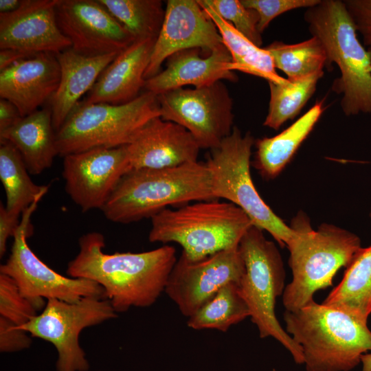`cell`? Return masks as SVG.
<instances>
[{"mask_svg": "<svg viewBox=\"0 0 371 371\" xmlns=\"http://www.w3.org/2000/svg\"><path fill=\"white\" fill-rule=\"evenodd\" d=\"M78 245L67 274L97 282L117 313L153 305L165 291L177 260L176 249L170 245L140 253L105 254L104 236L96 232L82 235Z\"/></svg>", "mask_w": 371, "mask_h": 371, "instance_id": "1", "label": "cell"}, {"mask_svg": "<svg viewBox=\"0 0 371 371\" xmlns=\"http://www.w3.org/2000/svg\"><path fill=\"white\" fill-rule=\"evenodd\" d=\"M323 111V101H317L278 135L255 140L256 152L251 165L262 178L273 179L282 172L312 131Z\"/></svg>", "mask_w": 371, "mask_h": 371, "instance_id": "24", "label": "cell"}, {"mask_svg": "<svg viewBox=\"0 0 371 371\" xmlns=\"http://www.w3.org/2000/svg\"><path fill=\"white\" fill-rule=\"evenodd\" d=\"M39 201L32 203L21 215L14 235L11 253L0 266V273L10 277L21 294L31 301L38 311L45 306L44 298L74 303L82 297L98 296L103 298L104 291L97 282L85 278L64 276L38 258L29 247L27 239L33 232L31 216Z\"/></svg>", "mask_w": 371, "mask_h": 371, "instance_id": "10", "label": "cell"}, {"mask_svg": "<svg viewBox=\"0 0 371 371\" xmlns=\"http://www.w3.org/2000/svg\"><path fill=\"white\" fill-rule=\"evenodd\" d=\"M293 236L286 245L292 280L284 288L285 310L296 311L313 300L315 293L332 286L341 267H347L361 248L359 237L334 225L313 229L308 217L299 212L290 226Z\"/></svg>", "mask_w": 371, "mask_h": 371, "instance_id": "4", "label": "cell"}, {"mask_svg": "<svg viewBox=\"0 0 371 371\" xmlns=\"http://www.w3.org/2000/svg\"><path fill=\"white\" fill-rule=\"evenodd\" d=\"M197 1L216 25L223 45L232 56L234 71L260 77L267 82L279 83L285 79L278 75L271 55L264 47L251 42L202 0Z\"/></svg>", "mask_w": 371, "mask_h": 371, "instance_id": "26", "label": "cell"}, {"mask_svg": "<svg viewBox=\"0 0 371 371\" xmlns=\"http://www.w3.org/2000/svg\"><path fill=\"white\" fill-rule=\"evenodd\" d=\"M38 310L23 297L15 282L8 276L0 273V315L18 326L29 322Z\"/></svg>", "mask_w": 371, "mask_h": 371, "instance_id": "33", "label": "cell"}, {"mask_svg": "<svg viewBox=\"0 0 371 371\" xmlns=\"http://www.w3.org/2000/svg\"><path fill=\"white\" fill-rule=\"evenodd\" d=\"M343 1L357 31L362 36L364 47L371 50V0Z\"/></svg>", "mask_w": 371, "mask_h": 371, "instance_id": "35", "label": "cell"}, {"mask_svg": "<svg viewBox=\"0 0 371 371\" xmlns=\"http://www.w3.org/2000/svg\"><path fill=\"white\" fill-rule=\"evenodd\" d=\"M135 41L157 39L165 8L160 0H98Z\"/></svg>", "mask_w": 371, "mask_h": 371, "instance_id": "31", "label": "cell"}, {"mask_svg": "<svg viewBox=\"0 0 371 371\" xmlns=\"http://www.w3.org/2000/svg\"><path fill=\"white\" fill-rule=\"evenodd\" d=\"M131 170L126 146L97 148L63 157L65 191L83 212L101 210Z\"/></svg>", "mask_w": 371, "mask_h": 371, "instance_id": "14", "label": "cell"}, {"mask_svg": "<svg viewBox=\"0 0 371 371\" xmlns=\"http://www.w3.org/2000/svg\"><path fill=\"white\" fill-rule=\"evenodd\" d=\"M20 221L19 218L11 215L5 206L0 205V257L2 258L6 252L7 241L15 234Z\"/></svg>", "mask_w": 371, "mask_h": 371, "instance_id": "37", "label": "cell"}, {"mask_svg": "<svg viewBox=\"0 0 371 371\" xmlns=\"http://www.w3.org/2000/svg\"><path fill=\"white\" fill-rule=\"evenodd\" d=\"M322 304L368 322L371 314V245L357 251L341 281Z\"/></svg>", "mask_w": 371, "mask_h": 371, "instance_id": "25", "label": "cell"}, {"mask_svg": "<svg viewBox=\"0 0 371 371\" xmlns=\"http://www.w3.org/2000/svg\"><path fill=\"white\" fill-rule=\"evenodd\" d=\"M286 333L301 347L306 371H350L371 352L368 322L313 300L285 310Z\"/></svg>", "mask_w": 371, "mask_h": 371, "instance_id": "3", "label": "cell"}, {"mask_svg": "<svg viewBox=\"0 0 371 371\" xmlns=\"http://www.w3.org/2000/svg\"><path fill=\"white\" fill-rule=\"evenodd\" d=\"M160 117L157 96L146 91L123 104L78 103L56 132L58 155L131 144L152 119Z\"/></svg>", "mask_w": 371, "mask_h": 371, "instance_id": "8", "label": "cell"}, {"mask_svg": "<svg viewBox=\"0 0 371 371\" xmlns=\"http://www.w3.org/2000/svg\"><path fill=\"white\" fill-rule=\"evenodd\" d=\"M370 217L371 218V210H370Z\"/></svg>", "mask_w": 371, "mask_h": 371, "instance_id": "42", "label": "cell"}, {"mask_svg": "<svg viewBox=\"0 0 371 371\" xmlns=\"http://www.w3.org/2000/svg\"><path fill=\"white\" fill-rule=\"evenodd\" d=\"M155 41L152 38L135 41L120 52L102 72L86 98L79 103L119 105L137 98L144 88V74Z\"/></svg>", "mask_w": 371, "mask_h": 371, "instance_id": "21", "label": "cell"}, {"mask_svg": "<svg viewBox=\"0 0 371 371\" xmlns=\"http://www.w3.org/2000/svg\"><path fill=\"white\" fill-rule=\"evenodd\" d=\"M21 117L14 104L5 99H0V132L15 124Z\"/></svg>", "mask_w": 371, "mask_h": 371, "instance_id": "38", "label": "cell"}, {"mask_svg": "<svg viewBox=\"0 0 371 371\" xmlns=\"http://www.w3.org/2000/svg\"><path fill=\"white\" fill-rule=\"evenodd\" d=\"M60 79L56 54L39 53L0 71V96L14 104L25 117L51 99Z\"/></svg>", "mask_w": 371, "mask_h": 371, "instance_id": "19", "label": "cell"}, {"mask_svg": "<svg viewBox=\"0 0 371 371\" xmlns=\"http://www.w3.org/2000/svg\"><path fill=\"white\" fill-rule=\"evenodd\" d=\"M216 199L210 172L199 161L160 168L131 170L101 209L106 219L127 224L152 218L170 205Z\"/></svg>", "mask_w": 371, "mask_h": 371, "instance_id": "2", "label": "cell"}, {"mask_svg": "<svg viewBox=\"0 0 371 371\" xmlns=\"http://www.w3.org/2000/svg\"><path fill=\"white\" fill-rule=\"evenodd\" d=\"M56 16L71 47L82 55L120 53L135 41L98 0H58Z\"/></svg>", "mask_w": 371, "mask_h": 371, "instance_id": "15", "label": "cell"}, {"mask_svg": "<svg viewBox=\"0 0 371 371\" xmlns=\"http://www.w3.org/2000/svg\"><path fill=\"white\" fill-rule=\"evenodd\" d=\"M222 45L216 25L197 0H168L144 79L158 74L162 63L176 52L199 48L208 55Z\"/></svg>", "mask_w": 371, "mask_h": 371, "instance_id": "16", "label": "cell"}, {"mask_svg": "<svg viewBox=\"0 0 371 371\" xmlns=\"http://www.w3.org/2000/svg\"><path fill=\"white\" fill-rule=\"evenodd\" d=\"M0 143V179L5 192V208L19 218L32 203L41 199L49 186L35 184L15 146L7 141Z\"/></svg>", "mask_w": 371, "mask_h": 371, "instance_id": "27", "label": "cell"}, {"mask_svg": "<svg viewBox=\"0 0 371 371\" xmlns=\"http://www.w3.org/2000/svg\"><path fill=\"white\" fill-rule=\"evenodd\" d=\"M255 139L250 132L243 134L237 126L216 148L205 163L216 199H223L240 207L253 225L269 232L282 247L286 246L294 232L258 194L251 173V148Z\"/></svg>", "mask_w": 371, "mask_h": 371, "instance_id": "9", "label": "cell"}, {"mask_svg": "<svg viewBox=\"0 0 371 371\" xmlns=\"http://www.w3.org/2000/svg\"><path fill=\"white\" fill-rule=\"evenodd\" d=\"M202 1L251 42L262 46V34L258 28L259 16L254 10L246 8L240 0Z\"/></svg>", "mask_w": 371, "mask_h": 371, "instance_id": "32", "label": "cell"}, {"mask_svg": "<svg viewBox=\"0 0 371 371\" xmlns=\"http://www.w3.org/2000/svg\"><path fill=\"white\" fill-rule=\"evenodd\" d=\"M271 55L275 67L288 79L310 76L330 69L328 56L320 40L315 36L295 44L274 41L263 47Z\"/></svg>", "mask_w": 371, "mask_h": 371, "instance_id": "29", "label": "cell"}, {"mask_svg": "<svg viewBox=\"0 0 371 371\" xmlns=\"http://www.w3.org/2000/svg\"><path fill=\"white\" fill-rule=\"evenodd\" d=\"M157 96L160 117L186 128L200 148H217L233 129V101L221 80L201 87L178 88Z\"/></svg>", "mask_w": 371, "mask_h": 371, "instance_id": "12", "label": "cell"}, {"mask_svg": "<svg viewBox=\"0 0 371 371\" xmlns=\"http://www.w3.org/2000/svg\"><path fill=\"white\" fill-rule=\"evenodd\" d=\"M28 333L0 316V350L12 352L27 348L32 344Z\"/></svg>", "mask_w": 371, "mask_h": 371, "instance_id": "36", "label": "cell"}, {"mask_svg": "<svg viewBox=\"0 0 371 371\" xmlns=\"http://www.w3.org/2000/svg\"><path fill=\"white\" fill-rule=\"evenodd\" d=\"M22 0H0V13H9L16 10Z\"/></svg>", "mask_w": 371, "mask_h": 371, "instance_id": "40", "label": "cell"}, {"mask_svg": "<svg viewBox=\"0 0 371 371\" xmlns=\"http://www.w3.org/2000/svg\"><path fill=\"white\" fill-rule=\"evenodd\" d=\"M131 170L160 169L197 161L196 141L186 128L157 117L126 146Z\"/></svg>", "mask_w": 371, "mask_h": 371, "instance_id": "18", "label": "cell"}, {"mask_svg": "<svg viewBox=\"0 0 371 371\" xmlns=\"http://www.w3.org/2000/svg\"><path fill=\"white\" fill-rule=\"evenodd\" d=\"M117 316L110 302L101 297H85L74 303L49 299L41 313L17 326L54 346L57 371H87L89 365L79 344L81 331Z\"/></svg>", "mask_w": 371, "mask_h": 371, "instance_id": "11", "label": "cell"}, {"mask_svg": "<svg viewBox=\"0 0 371 371\" xmlns=\"http://www.w3.org/2000/svg\"><path fill=\"white\" fill-rule=\"evenodd\" d=\"M304 20L312 36L323 44L329 67L334 62L339 69L332 89L342 95L344 114L371 115V50L359 41L344 1L319 0L306 9Z\"/></svg>", "mask_w": 371, "mask_h": 371, "instance_id": "5", "label": "cell"}, {"mask_svg": "<svg viewBox=\"0 0 371 371\" xmlns=\"http://www.w3.org/2000/svg\"><path fill=\"white\" fill-rule=\"evenodd\" d=\"M262 231L253 225L239 243L245 267L240 293L260 338H274L290 352L297 364H304L301 347L282 328L276 315V299L284 293L286 274L278 249L265 238Z\"/></svg>", "mask_w": 371, "mask_h": 371, "instance_id": "7", "label": "cell"}, {"mask_svg": "<svg viewBox=\"0 0 371 371\" xmlns=\"http://www.w3.org/2000/svg\"><path fill=\"white\" fill-rule=\"evenodd\" d=\"M361 371H371V352L366 353L361 357Z\"/></svg>", "mask_w": 371, "mask_h": 371, "instance_id": "41", "label": "cell"}, {"mask_svg": "<svg viewBox=\"0 0 371 371\" xmlns=\"http://www.w3.org/2000/svg\"><path fill=\"white\" fill-rule=\"evenodd\" d=\"M248 317L249 311L240 293L239 284L230 282L188 317L187 324L194 330L215 329L226 332Z\"/></svg>", "mask_w": 371, "mask_h": 371, "instance_id": "30", "label": "cell"}, {"mask_svg": "<svg viewBox=\"0 0 371 371\" xmlns=\"http://www.w3.org/2000/svg\"><path fill=\"white\" fill-rule=\"evenodd\" d=\"M245 272L238 246L199 261L189 260L181 254L172 268L164 292L181 314L190 317L225 284H240Z\"/></svg>", "mask_w": 371, "mask_h": 371, "instance_id": "13", "label": "cell"}, {"mask_svg": "<svg viewBox=\"0 0 371 371\" xmlns=\"http://www.w3.org/2000/svg\"><path fill=\"white\" fill-rule=\"evenodd\" d=\"M118 54L89 56L69 47L56 54L60 79L57 90L50 99L52 121L56 132L80 102V98L91 90L104 69Z\"/></svg>", "mask_w": 371, "mask_h": 371, "instance_id": "22", "label": "cell"}, {"mask_svg": "<svg viewBox=\"0 0 371 371\" xmlns=\"http://www.w3.org/2000/svg\"><path fill=\"white\" fill-rule=\"evenodd\" d=\"M58 0H22L20 7L0 13V49H16L31 56L57 54L71 47L56 21Z\"/></svg>", "mask_w": 371, "mask_h": 371, "instance_id": "17", "label": "cell"}, {"mask_svg": "<svg viewBox=\"0 0 371 371\" xmlns=\"http://www.w3.org/2000/svg\"><path fill=\"white\" fill-rule=\"evenodd\" d=\"M31 56L23 52L12 49H5L0 50V71L10 67L14 63L23 59L32 57Z\"/></svg>", "mask_w": 371, "mask_h": 371, "instance_id": "39", "label": "cell"}, {"mask_svg": "<svg viewBox=\"0 0 371 371\" xmlns=\"http://www.w3.org/2000/svg\"><path fill=\"white\" fill-rule=\"evenodd\" d=\"M253 225L238 206L218 199L196 201L179 208H166L151 218V243H176L191 261L238 246Z\"/></svg>", "mask_w": 371, "mask_h": 371, "instance_id": "6", "label": "cell"}, {"mask_svg": "<svg viewBox=\"0 0 371 371\" xmlns=\"http://www.w3.org/2000/svg\"><path fill=\"white\" fill-rule=\"evenodd\" d=\"M324 74L322 71L300 78H285L279 83L268 82L270 100L263 125L278 130L293 119L313 95Z\"/></svg>", "mask_w": 371, "mask_h": 371, "instance_id": "28", "label": "cell"}, {"mask_svg": "<svg viewBox=\"0 0 371 371\" xmlns=\"http://www.w3.org/2000/svg\"><path fill=\"white\" fill-rule=\"evenodd\" d=\"M201 52L199 48H192L171 55L163 71L146 80V91L158 95L186 85L201 87L222 80H238L233 72L232 56L224 45L205 57Z\"/></svg>", "mask_w": 371, "mask_h": 371, "instance_id": "20", "label": "cell"}, {"mask_svg": "<svg viewBox=\"0 0 371 371\" xmlns=\"http://www.w3.org/2000/svg\"><path fill=\"white\" fill-rule=\"evenodd\" d=\"M246 7L254 10L259 16L258 31L262 34L276 16L289 10L310 8L319 0H240Z\"/></svg>", "mask_w": 371, "mask_h": 371, "instance_id": "34", "label": "cell"}, {"mask_svg": "<svg viewBox=\"0 0 371 371\" xmlns=\"http://www.w3.org/2000/svg\"><path fill=\"white\" fill-rule=\"evenodd\" d=\"M0 141L11 143L20 153L30 174L38 175L49 168L58 155L56 131L50 108L22 117L0 132Z\"/></svg>", "mask_w": 371, "mask_h": 371, "instance_id": "23", "label": "cell"}]
</instances>
